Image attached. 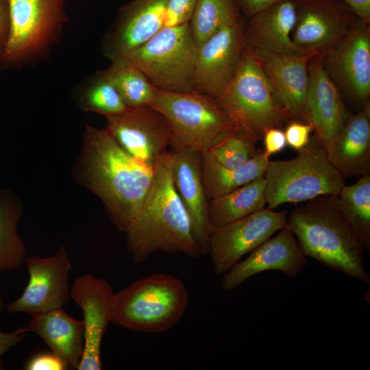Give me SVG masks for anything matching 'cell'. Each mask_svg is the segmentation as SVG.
<instances>
[{
  "label": "cell",
  "mask_w": 370,
  "mask_h": 370,
  "mask_svg": "<svg viewBox=\"0 0 370 370\" xmlns=\"http://www.w3.org/2000/svg\"><path fill=\"white\" fill-rule=\"evenodd\" d=\"M284 132L287 145L299 151L308 143L313 127L308 123L293 120L286 125Z\"/></svg>",
  "instance_id": "cell-34"
},
{
  "label": "cell",
  "mask_w": 370,
  "mask_h": 370,
  "mask_svg": "<svg viewBox=\"0 0 370 370\" xmlns=\"http://www.w3.org/2000/svg\"><path fill=\"white\" fill-rule=\"evenodd\" d=\"M23 204L14 193L0 188V272L10 271L25 260L26 246L18 232Z\"/></svg>",
  "instance_id": "cell-27"
},
{
  "label": "cell",
  "mask_w": 370,
  "mask_h": 370,
  "mask_svg": "<svg viewBox=\"0 0 370 370\" xmlns=\"http://www.w3.org/2000/svg\"><path fill=\"white\" fill-rule=\"evenodd\" d=\"M270 160L264 151H257L246 163L236 168L225 167L207 152L200 153L204 185L209 199L227 193L264 175Z\"/></svg>",
  "instance_id": "cell-25"
},
{
  "label": "cell",
  "mask_w": 370,
  "mask_h": 370,
  "mask_svg": "<svg viewBox=\"0 0 370 370\" xmlns=\"http://www.w3.org/2000/svg\"><path fill=\"white\" fill-rule=\"evenodd\" d=\"M71 96L82 111L97 113L104 117L119 114L129 108L101 71L76 84Z\"/></svg>",
  "instance_id": "cell-28"
},
{
  "label": "cell",
  "mask_w": 370,
  "mask_h": 370,
  "mask_svg": "<svg viewBox=\"0 0 370 370\" xmlns=\"http://www.w3.org/2000/svg\"><path fill=\"white\" fill-rule=\"evenodd\" d=\"M27 328L38 335L69 369H77L84 352V323L58 308L31 316Z\"/></svg>",
  "instance_id": "cell-23"
},
{
  "label": "cell",
  "mask_w": 370,
  "mask_h": 370,
  "mask_svg": "<svg viewBox=\"0 0 370 370\" xmlns=\"http://www.w3.org/2000/svg\"><path fill=\"white\" fill-rule=\"evenodd\" d=\"M214 99L226 118L257 142L269 129L293 121L276 101L258 59L245 48L234 77Z\"/></svg>",
  "instance_id": "cell-6"
},
{
  "label": "cell",
  "mask_w": 370,
  "mask_h": 370,
  "mask_svg": "<svg viewBox=\"0 0 370 370\" xmlns=\"http://www.w3.org/2000/svg\"><path fill=\"white\" fill-rule=\"evenodd\" d=\"M256 143L245 130L235 126L225 139L206 152L221 165L236 168L255 155Z\"/></svg>",
  "instance_id": "cell-32"
},
{
  "label": "cell",
  "mask_w": 370,
  "mask_h": 370,
  "mask_svg": "<svg viewBox=\"0 0 370 370\" xmlns=\"http://www.w3.org/2000/svg\"><path fill=\"white\" fill-rule=\"evenodd\" d=\"M268 208L323 195H338L345 177L333 165L314 134L294 158L270 161L264 173Z\"/></svg>",
  "instance_id": "cell-5"
},
{
  "label": "cell",
  "mask_w": 370,
  "mask_h": 370,
  "mask_svg": "<svg viewBox=\"0 0 370 370\" xmlns=\"http://www.w3.org/2000/svg\"><path fill=\"white\" fill-rule=\"evenodd\" d=\"M297 18L291 33L294 43L321 53L341 40L357 16L341 0H295Z\"/></svg>",
  "instance_id": "cell-16"
},
{
  "label": "cell",
  "mask_w": 370,
  "mask_h": 370,
  "mask_svg": "<svg viewBox=\"0 0 370 370\" xmlns=\"http://www.w3.org/2000/svg\"><path fill=\"white\" fill-rule=\"evenodd\" d=\"M129 108L150 106L157 88L128 58L111 61L101 71Z\"/></svg>",
  "instance_id": "cell-29"
},
{
  "label": "cell",
  "mask_w": 370,
  "mask_h": 370,
  "mask_svg": "<svg viewBox=\"0 0 370 370\" xmlns=\"http://www.w3.org/2000/svg\"><path fill=\"white\" fill-rule=\"evenodd\" d=\"M125 233L135 264L143 263L157 252L193 258L203 255L173 182L169 151L155 165L151 186Z\"/></svg>",
  "instance_id": "cell-2"
},
{
  "label": "cell",
  "mask_w": 370,
  "mask_h": 370,
  "mask_svg": "<svg viewBox=\"0 0 370 370\" xmlns=\"http://www.w3.org/2000/svg\"><path fill=\"white\" fill-rule=\"evenodd\" d=\"M336 196H320L294 208L285 226L297 238L305 256L369 284L363 266L365 247L342 214Z\"/></svg>",
  "instance_id": "cell-3"
},
{
  "label": "cell",
  "mask_w": 370,
  "mask_h": 370,
  "mask_svg": "<svg viewBox=\"0 0 370 370\" xmlns=\"http://www.w3.org/2000/svg\"><path fill=\"white\" fill-rule=\"evenodd\" d=\"M4 301L0 294V314L4 309ZM29 330L27 327H21L10 332L0 331V370L4 369L1 357L12 347L24 340Z\"/></svg>",
  "instance_id": "cell-36"
},
{
  "label": "cell",
  "mask_w": 370,
  "mask_h": 370,
  "mask_svg": "<svg viewBox=\"0 0 370 370\" xmlns=\"http://www.w3.org/2000/svg\"><path fill=\"white\" fill-rule=\"evenodd\" d=\"M153 169L124 150L106 127L88 125L72 175L99 199L116 228L125 233L151 186Z\"/></svg>",
  "instance_id": "cell-1"
},
{
  "label": "cell",
  "mask_w": 370,
  "mask_h": 370,
  "mask_svg": "<svg viewBox=\"0 0 370 370\" xmlns=\"http://www.w3.org/2000/svg\"><path fill=\"white\" fill-rule=\"evenodd\" d=\"M308 79L306 123L312 126L314 134L328 153L349 114L338 88L323 68L319 53L309 60Z\"/></svg>",
  "instance_id": "cell-18"
},
{
  "label": "cell",
  "mask_w": 370,
  "mask_h": 370,
  "mask_svg": "<svg viewBox=\"0 0 370 370\" xmlns=\"http://www.w3.org/2000/svg\"><path fill=\"white\" fill-rule=\"evenodd\" d=\"M168 0H132L123 5L105 34L101 52L110 61L127 58L165 23Z\"/></svg>",
  "instance_id": "cell-17"
},
{
  "label": "cell",
  "mask_w": 370,
  "mask_h": 370,
  "mask_svg": "<svg viewBox=\"0 0 370 370\" xmlns=\"http://www.w3.org/2000/svg\"><path fill=\"white\" fill-rule=\"evenodd\" d=\"M113 290L103 279L90 274L78 277L70 290V297L84 314V352L77 370H101V346L112 323Z\"/></svg>",
  "instance_id": "cell-15"
},
{
  "label": "cell",
  "mask_w": 370,
  "mask_h": 370,
  "mask_svg": "<svg viewBox=\"0 0 370 370\" xmlns=\"http://www.w3.org/2000/svg\"><path fill=\"white\" fill-rule=\"evenodd\" d=\"M315 54L254 55L260 63L276 101L293 120L306 123L308 63Z\"/></svg>",
  "instance_id": "cell-22"
},
{
  "label": "cell",
  "mask_w": 370,
  "mask_h": 370,
  "mask_svg": "<svg viewBox=\"0 0 370 370\" xmlns=\"http://www.w3.org/2000/svg\"><path fill=\"white\" fill-rule=\"evenodd\" d=\"M106 128L118 144L143 163L154 168L171 145V131L165 117L151 106L129 108L107 116Z\"/></svg>",
  "instance_id": "cell-13"
},
{
  "label": "cell",
  "mask_w": 370,
  "mask_h": 370,
  "mask_svg": "<svg viewBox=\"0 0 370 370\" xmlns=\"http://www.w3.org/2000/svg\"><path fill=\"white\" fill-rule=\"evenodd\" d=\"M9 12L7 0H0V69H3L2 58L8 34Z\"/></svg>",
  "instance_id": "cell-38"
},
{
  "label": "cell",
  "mask_w": 370,
  "mask_h": 370,
  "mask_svg": "<svg viewBox=\"0 0 370 370\" xmlns=\"http://www.w3.org/2000/svg\"><path fill=\"white\" fill-rule=\"evenodd\" d=\"M245 25L241 12L197 46L193 91L216 98L228 85L242 57Z\"/></svg>",
  "instance_id": "cell-11"
},
{
  "label": "cell",
  "mask_w": 370,
  "mask_h": 370,
  "mask_svg": "<svg viewBox=\"0 0 370 370\" xmlns=\"http://www.w3.org/2000/svg\"><path fill=\"white\" fill-rule=\"evenodd\" d=\"M319 54L325 71L340 92L362 108L369 105V23L357 16L348 32Z\"/></svg>",
  "instance_id": "cell-10"
},
{
  "label": "cell",
  "mask_w": 370,
  "mask_h": 370,
  "mask_svg": "<svg viewBox=\"0 0 370 370\" xmlns=\"http://www.w3.org/2000/svg\"><path fill=\"white\" fill-rule=\"evenodd\" d=\"M241 13L234 0H198L188 22L198 46Z\"/></svg>",
  "instance_id": "cell-31"
},
{
  "label": "cell",
  "mask_w": 370,
  "mask_h": 370,
  "mask_svg": "<svg viewBox=\"0 0 370 370\" xmlns=\"http://www.w3.org/2000/svg\"><path fill=\"white\" fill-rule=\"evenodd\" d=\"M280 0H234L241 12L247 18Z\"/></svg>",
  "instance_id": "cell-39"
},
{
  "label": "cell",
  "mask_w": 370,
  "mask_h": 370,
  "mask_svg": "<svg viewBox=\"0 0 370 370\" xmlns=\"http://www.w3.org/2000/svg\"><path fill=\"white\" fill-rule=\"evenodd\" d=\"M297 18L295 0H280L250 16L244 29V48L254 55H305L294 43L291 33Z\"/></svg>",
  "instance_id": "cell-20"
},
{
  "label": "cell",
  "mask_w": 370,
  "mask_h": 370,
  "mask_svg": "<svg viewBox=\"0 0 370 370\" xmlns=\"http://www.w3.org/2000/svg\"><path fill=\"white\" fill-rule=\"evenodd\" d=\"M345 2L356 15L370 23V0H341Z\"/></svg>",
  "instance_id": "cell-40"
},
{
  "label": "cell",
  "mask_w": 370,
  "mask_h": 370,
  "mask_svg": "<svg viewBox=\"0 0 370 370\" xmlns=\"http://www.w3.org/2000/svg\"><path fill=\"white\" fill-rule=\"evenodd\" d=\"M287 210L263 208L213 230L208 252L215 271L225 273L276 232L284 227Z\"/></svg>",
  "instance_id": "cell-12"
},
{
  "label": "cell",
  "mask_w": 370,
  "mask_h": 370,
  "mask_svg": "<svg viewBox=\"0 0 370 370\" xmlns=\"http://www.w3.org/2000/svg\"><path fill=\"white\" fill-rule=\"evenodd\" d=\"M328 156L345 177L370 174L369 105L349 115Z\"/></svg>",
  "instance_id": "cell-24"
},
{
  "label": "cell",
  "mask_w": 370,
  "mask_h": 370,
  "mask_svg": "<svg viewBox=\"0 0 370 370\" xmlns=\"http://www.w3.org/2000/svg\"><path fill=\"white\" fill-rule=\"evenodd\" d=\"M264 176L227 193L210 199L208 204L212 232L231 222L264 208Z\"/></svg>",
  "instance_id": "cell-26"
},
{
  "label": "cell",
  "mask_w": 370,
  "mask_h": 370,
  "mask_svg": "<svg viewBox=\"0 0 370 370\" xmlns=\"http://www.w3.org/2000/svg\"><path fill=\"white\" fill-rule=\"evenodd\" d=\"M265 154L270 157L282 151L287 145L284 132L280 127H272L264 133L263 137Z\"/></svg>",
  "instance_id": "cell-37"
},
{
  "label": "cell",
  "mask_w": 370,
  "mask_h": 370,
  "mask_svg": "<svg viewBox=\"0 0 370 370\" xmlns=\"http://www.w3.org/2000/svg\"><path fill=\"white\" fill-rule=\"evenodd\" d=\"M26 370H65V362L53 352H42L31 357L25 363Z\"/></svg>",
  "instance_id": "cell-35"
},
{
  "label": "cell",
  "mask_w": 370,
  "mask_h": 370,
  "mask_svg": "<svg viewBox=\"0 0 370 370\" xmlns=\"http://www.w3.org/2000/svg\"><path fill=\"white\" fill-rule=\"evenodd\" d=\"M9 28L3 69L34 63L49 53L67 21L66 0H7Z\"/></svg>",
  "instance_id": "cell-8"
},
{
  "label": "cell",
  "mask_w": 370,
  "mask_h": 370,
  "mask_svg": "<svg viewBox=\"0 0 370 370\" xmlns=\"http://www.w3.org/2000/svg\"><path fill=\"white\" fill-rule=\"evenodd\" d=\"M175 190L190 218L193 236L203 255L208 254L212 228L209 199L203 182L200 153L182 149L169 151Z\"/></svg>",
  "instance_id": "cell-21"
},
{
  "label": "cell",
  "mask_w": 370,
  "mask_h": 370,
  "mask_svg": "<svg viewBox=\"0 0 370 370\" xmlns=\"http://www.w3.org/2000/svg\"><path fill=\"white\" fill-rule=\"evenodd\" d=\"M197 49L187 23L164 27L127 58L157 89L190 92Z\"/></svg>",
  "instance_id": "cell-9"
},
{
  "label": "cell",
  "mask_w": 370,
  "mask_h": 370,
  "mask_svg": "<svg viewBox=\"0 0 370 370\" xmlns=\"http://www.w3.org/2000/svg\"><path fill=\"white\" fill-rule=\"evenodd\" d=\"M189 304L184 284L169 273H153L114 293L112 323L129 330L159 334L175 326Z\"/></svg>",
  "instance_id": "cell-4"
},
{
  "label": "cell",
  "mask_w": 370,
  "mask_h": 370,
  "mask_svg": "<svg viewBox=\"0 0 370 370\" xmlns=\"http://www.w3.org/2000/svg\"><path fill=\"white\" fill-rule=\"evenodd\" d=\"M28 282L16 300L6 307L9 313L29 316L64 308L70 297L68 278L72 265L64 246L52 256L26 259Z\"/></svg>",
  "instance_id": "cell-14"
},
{
  "label": "cell",
  "mask_w": 370,
  "mask_h": 370,
  "mask_svg": "<svg viewBox=\"0 0 370 370\" xmlns=\"http://www.w3.org/2000/svg\"><path fill=\"white\" fill-rule=\"evenodd\" d=\"M337 197L338 206L349 225L370 249V174L362 175L354 184L342 187Z\"/></svg>",
  "instance_id": "cell-30"
},
{
  "label": "cell",
  "mask_w": 370,
  "mask_h": 370,
  "mask_svg": "<svg viewBox=\"0 0 370 370\" xmlns=\"http://www.w3.org/2000/svg\"><path fill=\"white\" fill-rule=\"evenodd\" d=\"M150 106L169 124L171 149L199 153L208 151L235 127L213 97L195 91L176 92L157 89Z\"/></svg>",
  "instance_id": "cell-7"
},
{
  "label": "cell",
  "mask_w": 370,
  "mask_h": 370,
  "mask_svg": "<svg viewBox=\"0 0 370 370\" xmlns=\"http://www.w3.org/2000/svg\"><path fill=\"white\" fill-rule=\"evenodd\" d=\"M198 0H168L164 27L183 25L189 22Z\"/></svg>",
  "instance_id": "cell-33"
},
{
  "label": "cell",
  "mask_w": 370,
  "mask_h": 370,
  "mask_svg": "<svg viewBox=\"0 0 370 370\" xmlns=\"http://www.w3.org/2000/svg\"><path fill=\"white\" fill-rule=\"evenodd\" d=\"M303 254L294 235L286 227L272 238H269L241 262H238L222 278L223 290L232 291L249 278L260 272L276 270L288 276H295L306 265Z\"/></svg>",
  "instance_id": "cell-19"
}]
</instances>
